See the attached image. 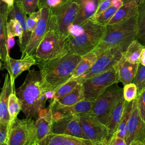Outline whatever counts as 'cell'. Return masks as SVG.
Instances as JSON below:
<instances>
[{
  "instance_id": "obj_1",
  "label": "cell",
  "mask_w": 145,
  "mask_h": 145,
  "mask_svg": "<svg viewBox=\"0 0 145 145\" xmlns=\"http://www.w3.org/2000/svg\"><path fill=\"white\" fill-rule=\"evenodd\" d=\"M16 94L21 103V111L27 118L37 119L47 100L52 98L40 71L35 69L29 70L24 82L16 90Z\"/></svg>"
},
{
  "instance_id": "obj_2",
  "label": "cell",
  "mask_w": 145,
  "mask_h": 145,
  "mask_svg": "<svg viewBox=\"0 0 145 145\" xmlns=\"http://www.w3.org/2000/svg\"><path fill=\"white\" fill-rule=\"evenodd\" d=\"M81 59L80 56L67 53L52 59L37 61L42 80L52 97L59 86L71 79L72 73Z\"/></svg>"
},
{
  "instance_id": "obj_3",
  "label": "cell",
  "mask_w": 145,
  "mask_h": 145,
  "mask_svg": "<svg viewBox=\"0 0 145 145\" xmlns=\"http://www.w3.org/2000/svg\"><path fill=\"white\" fill-rule=\"evenodd\" d=\"M105 27L91 19L82 24H72L66 39V52L81 57L92 52L99 44Z\"/></svg>"
},
{
  "instance_id": "obj_4",
  "label": "cell",
  "mask_w": 145,
  "mask_h": 145,
  "mask_svg": "<svg viewBox=\"0 0 145 145\" xmlns=\"http://www.w3.org/2000/svg\"><path fill=\"white\" fill-rule=\"evenodd\" d=\"M138 30V12L129 19L106 24L100 41L93 50L99 56L106 50L120 47L124 52L131 42L136 40Z\"/></svg>"
},
{
  "instance_id": "obj_5",
  "label": "cell",
  "mask_w": 145,
  "mask_h": 145,
  "mask_svg": "<svg viewBox=\"0 0 145 145\" xmlns=\"http://www.w3.org/2000/svg\"><path fill=\"white\" fill-rule=\"evenodd\" d=\"M123 97V88L114 84L108 87L93 102L89 114L106 126L112 111Z\"/></svg>"
},
{
  "instance_id": "obj_6",
  "label": "cell",
  "mask_w": 145,
  "mask_h": 145,
  "mask_svg": "<svg viewBox=\"0 0 145 145\" xmlns=\"http://www.w3.org/2000/svg\"><path fill=\"white\" fill-rule=\"evenodd\" d=\"M67 37L50 29L39 45L34 57L37 61H46L61 57L67 52L65 49Z\"/></svg>"
},
{
  "instance_id": "obj_7",
  "label": "cell",
  "mask_w": 145,
  "mask_h": 145,
  "mask_svg": "<svg viewBox=\"0 0 145 145\" xmlns=\"http://www.w3.org/2000/svg\"><path fill=\"white\" fill-rule=\"evenodd\" d=\"M120 82L116 66L82 83L84 100L94 102L108 87Z\"/></svg>"
},
{
  "instance_id": "obj_8",
  "label": "cell",
  "mask_w": 145,
  "mask_h": 145,
  "mask_svg": "<svg viewBox=\"0 0 145 145\" xmlns=\"http://www.w3.org/2000/svg\"><path fill=\"white\" fill-rule=\"evenodd\" d=\"M77 3L72 0L50 10V28L67 37L70 27L73 24L78 11Z\"/></svg>"
},
{
  "instance_id": "obj_9",
  "label": "cell",
  "mask_w": 145,
  "mask_h": 145,
  "mask_svg": "<svg viewBox=\"0 0 145 145\" xmlns=\"http://www.w3.org/2000/svg\"><path fill=\"white\" fill-rule=\"evenodd\" d=\"M36 140L35 121L16 118L9 129L7 145H32Z\"/></svg>"
},
{
  "instance_id": "obj_10",
  "label": "cell",
  "mask_w": 145,
  "mask_h": 145,
  "mask_svg": "<svg viewBox=\"0 0 145 145\" xmlns=\"http://www.w3.org/2000/svg\"><path fill=\"white\" fill-rule=\"evenodd\" d=\"M124 52V50L120 47H114L106 50L98 56L89 70L76 79L79 83H82L89 78L114 67Z\"/></svg>"
},
{
  "instance_id": "obj_11",
  "label": "cell",
  "mask_w": 145,
  "mask_h": 145,
  "mask_svg": "<svg viewBox=\"0 0 145 145\" xmlns=\"http://www.w3.org/2000/svg\"><path fill=\"white\" fill-rule=\"evenodd\" d=\"M79 122L87 139L93 143L106 145L113 136L107 126L91 114L80 116Z\"/></svg>"
},
{
  "instance_id": "obj_12",
  "label": "cell",
  "mask_w": 145,
  "mask_h": 145,
  "mask_svg": "<svg viewBox=\"0 0 145 145\" xmlns=\"http://www.w3.org/2000/svg\"><path fill=\"white\" fill-rule=\"evenodd\" d=\"M52 133L87 139L81 128L79 116L62 114L53 110Z\"/></svg>"
},
{
  "instance_id": "obj_13",
  "label": "cell",
  "mask_w": 145,
  "mask_h": 145,
  "mask_svg": "<svg viewBox=\"0 0 145 145\" xmlns=\"http://www.w3.org/2000/svg\"><path fill=\"white\" fill-rule=\"evenodd\" d=\"M41 9V17L31 33L25 48L24 57L25 56H34L39 45L50 28V10L47 7H43Z\"/></svg>"
},
{
  "instance_id": "obj_14",
  "label": "cell",
  "mask_w": 145,
  "mask_h": 145,
  "mask_svg": "<svg viewBox=\"0 0 145 145\" xmlns=\"http://www.w3.org/2000/svg\"><path fill=\"white\" fill-rule=\"evenodd\" d=\"M125 139L127 145L133 141L143 142L145 140V122L139 113L137 99L133 100L132 112L127 123Z\"/></svg>"
},
{
  "instance_id": "obj_15",
  "label": "cell",
  "mask_w": 145,
  "mask_h": 145,
  "mask_svg": "<svg viewBox=\"0 0 145 145\" xmlns=\"http://www.w3.org/2000/svg\"><path fill=\"white\" fill-rule=\"evenodd\" d=\"M88 139L71 135L52 133L40 141H35L32 145H92Z\"/></svg>"
},
{
  "instance_id": "obj_16",
  "label": "cell",
  "mask_w": 145,
  "mask_h": 145,
  "mask_svg": "<svg viewBox=\"0 0 145 145\" xmlns=\"http://www.w3.org/2000/svg\"><path fill=\"white\" fill-rule=\"evenodd\" d=\"M34 65H37V60L33 56H25L19 59H14L9 56L3 63L4 68L7 70L10 78L14 80Z\"/></svg>"
},
{
  "instance_id": "obj_17",
  "label": "cell",
  "mask_w": 145,
  "mask_h": 145,
  "mask_svg": "<svg viewBox=\"0 0 145 145\" xmlns=\"http://www.w3.org/2000/svg\"><path fill=\"white\" fill-rule=\"evenodd\" d=\"M53 108V104L50 103L48 108L40 111L39 117L35 121L36 141H40L52 133Z\"/></svg>"
},
{
  "instance_id": "obj_18",
  "label": "cell",
  "mask_w": 145,
  "mask_h": 145,
  "mask_svg": "<svg viewBox=\"0 0 145 145\" xmlns=\"http://www.w3.org/2000/svg\"><path fill=\"white\" fill-rule=\"evenodd\" d=\"M15 80L11 79L9 74H6L0 96V123L8 127L10 117L8 112L9 96L15 89Z\"/></svg>"
},
{
  "instance_id": "obj_19",
  "label": "cell",
  "mask_w": 145,
  "mask_h": 145,
  "mask_svg": "<svg viewBox=\"0 0 145 145\" xmlns=\"http://www.w3.org/2000/svg\"><path fill=\"white\" fill-rule=\"evenodd\" d=\"M78 5V11L72 24L79 25L92 19L96 13L100 0H73Z\"/></svg>"
},
{
  "instance_id": "obj_20",
  "label": "cell",
  "mask_w": 145,
  "mask_h": 145,
  "mask_svg": "<svg viewBox=\"0 0 145 145\" xmlns=\"http://www.w3.org/2000/svg\"><path fill=\"white\" fill-rule=\"evenodd\" d=\"M27 14L25 12L24 9L20 5L15 2L14 7H12L8 14V18L10 19H16L20 23L23 29L22 42L20 45H19L20 50L22 52L21 58H23L24 57L25 48L31 35V33L29 32L27 28Z\"/></svg>"
},
{
  "instance_id": "obj_21",
  "label": "cell",
  "mask_w": 145,
  "mask_h": 145,
  "mask_svg": "<svg viewBox=\"0 0 145 145\" xmlns=\"http://www.w3.org/2000/svg\"><path fill=\"white\" fill-rule=\"evenodd\" d=\"M9 11L7 5L0 3V58L2 61L5 62L10 56L7 49V24Z\"/></svg>"
},
{
  "instance_id": "obj_22",
  "label": "cell",
  "mask_w": 145,
  "mask_h": 145,
  "mask_svg": "<svg viewBox=\"0 0 145 145\" xmlns=\"http://www.w3.org/2000/svg\"><path fill=\"white\" fill-rule=\"evenodd\" d=\"M139 63H132L127 61L123 54L116 66L120 82L123 85L133 82L135 78Z\"/></svg>"
},
{
  "instance_id": "obj_23",
  "label": "cell",
  "mask_w": 145,
  "mask_h": 145,
  "mask_svg": "<svg viewBox=\"0 0 145 145\" xmlns=\"http://www.w3.org/2000/svg\"><path fill=\"white\" fill-rule=\"evenodd\" d=\"M93 104V101L83 100L69 106L61 107L53 106V110L62 114H71L80 116L84 114H89Z\"/></svg>"
},
{
  "instance_id": "obj_24",
  "label": "cell",
  "mask_w": 145,
  "mask_h": 145,
  "mask_svg": "<svg viewBox=\"0 0 145 145\" xmlns=\"http://www.w3.org/2000/svg\"><path fill=\"white\" fill-rule=\"evenodd\" d=\"M139 6V3L135 1L123 3V5L117 10L108 24L116 23L129 19L138 12Z\"/></svg>"
},
{
  "instance_id": "obj_25",
  "label": "cell",
  "mask_w": 145,
  "mask_h": 145,
  "mask_svg": "<svg viewBox=\"0 0 145 145\" xmlns=\"http://www.w3.org/2000/svg\"><path fill=\"white\" fill-rule=\"evenodd\" d=\"M84 100V88L82 83L78 84L71 92L57 101L53 106L61 107L75 104Z\"/></svg>"
},
{
  "instance_id": "obj_26",
  "label": "cell",
  "mask_w": 145,
  "mask_h": 145,
  "mask_svg": "<svg viewBox=\"0 0 145 145\" xmlns=\"http://www.w3.org/2000/svg\"><path fill=\"white\" fill-rule=\"evenodd\" d=\"M97 57V54L93 51L83 56L73 71L71 79H76L86 73L92 66Z\"/></svg>"
},
{
  "instance_id": "obj_27",
  "label": "cell",
  "mask_w": 145,
  "mask_h": 145,
  "mask_svg": "<svg viewBox=\"0 0 145 145\" xmlns=\"http://www.w3.org/2000/svg\"><path fill=\"white\" fill-rule=\"evenodd\" d=\"M126 102L123 97L115 106L110 116L106 126L112 135H113L117 131L119 123L122 119L125 110Z\"/></svg>"
},
{
  "instance_id": "obj_28",
  "label": "cell",
  "mask_w": 145,
  "mask_h": 145,
  "mask_svg": "<svg viewBox=\"0 0 145 145\" xmlns=\"http://www.w3.org/2000/svg\"><path fill=\"white\" fill-rule=\"evenodd\" d=\"M144 46L137 40H134L123 53L125 58L132 63H140V56Z\"/></svg>"
},
{
  "instance_id": "obj_29",
  "label": "cell",
  "mask_w": 145,
  "mask_h": 145,
  "mask_svg": "<svg viewBox=\"0 0 145 145\" xmlns=\"http://www.w3.org/2000/svg\"><path fill=\"white\" fill-rule=\"evenodd\" d=\"M7 109L10 117V122L8 127L9 130L13 122L17 118V116L22 110L21 103L16 96L15 89L12 91L9 96Z\"/></svg>"
},
{
  "instance_id": "obj_30",
  "label": "cell",
  "mask_w": 145,
  "mask_h": 145,
  "mask_svg": "<svg viewBox=\"0 0 145 145\" xmlns=\"http://www.w3.org/2000/svg\"><path fill=\"white\" fill-rule=\"evenodd\" d=\"M133 105V101L131 102H127V101L126 102L125 108V110H124L123 116L119 123L117 131L114 134V135L125 139L126 134L127 123L132 112Z\"/></svg>"
},
{
  "instance_id": "obj_31",
  "label": "cell",
  "mask_w": 145,
  "mask_h": 145,
  "mask_svg": "<svg viewBox=\"0 0 145 145\" xmlns=\"http://www.w3.org/2000/svg\"><path fill=\"white\" fill-rule=\"evenodd\" d=\"M79 83H80L76 79H72L59 86L55 91L53 97L50 99V103L52 104H55L57 101L59 100L71 92Z\"/></svg>"
},
{
  "instance_id": "obj_32",
  "label": "cell",
  "mask_w": 145,
  "mask_h": 145,
  "mask_svg": "<svg viewBox=\"0 0 145 145\" xmlns=\"http://www.w3.org/2000/svg\"><path fill=\"white\" fill-rule=\"evenodd\" d=\"M136 40L145 46V5L143 3L139 5L138 11V30Z\"/></svg>"
},
{
  "instance_id": "obj_33",
  "label": "cell",
  "mask_w": 145,
  "mask_h": 145,
  "mask_svg": "<svg viewBox=\"0 0 145 145\" xmlns=\"http://www.w3.org/2000/svg\"><path fill=\"white\" fill-rule=\"evenodd\" d=\"M119 8L120 7L112 3V5L109 8L100 14L97 18L92 20L96 24L101 25H106L108 24L110 20L112 18Z\"/></svg>"
},
{
  "instance_id": "obj_34",
  "label": "cell",
  "mask_w": 145,
  "mask_h": 145,
  "mask_svg": "<svg viewBox=\"0 0 145 145\" xmlns=\"http://www.w3.org/2000/svg\"><path fill=\"white\" fill-rule=\"evenodd\" d=\"M15 2L20 5L28 15L40 9V0H15Z\"/></svg>"
},
{
  "instance_id": "obj_35",
  "label": "cell",
  "mask_w": 145,
  "mask_h": 145,
  "mask_svg": "<svg viewBox=\"0 0 145 145\" xmlns=\"http://www.w3.org/2000/svg\"><path fill=\"white\" fill-rule=\"evenodd\" d=\"M133 83L138 87V93H140L145 89V66L139 63L138 71Z\"/></svg>"
},
{
  "instance_id": "obj_36",
  "label": "cell",
  "mask_w": 145,
  "mask_h": 145,
  "mask_svg": "<svg viewBox=\"0 0 145 145\" xmlns=\"http://www.w3.org/2000/svg\"><path fill=\"white\" fill-rule=\"evenodd\" d=\"M138 87L134 83L124 85L123 88V98L127 102H131L135 100L138 96Z\"/></svg>"
},
{
  "instance_id": "obj_37",
  "label": "cell",
  "mask_w": 145,
  "mask_h": 145,
  "mask_svg": "<svg viewBox=\"0 0 145 145\" xmlns=\"http://www.w3.org/2000/svg\"><path fill=\"white\" fill-rule=\"evenodd\" d=\"M42 15V9L40 8L36 11L32 12L27 18V28L29 32L31 33L35 29Z\"/></svg>"
},
{
  "instance_id": "obj_38",
  "label": "cell",
  "mask_w": 145,
  "mask_h": 145,
  "mask_svg": "<svg viewBox=\"0 0 145 145\" xmlns=\"http://www.w3.org/2000/svg\"><path fill=\"white\" fill-rule=\"evenodd\" d=\"M7 27L11 31L14 35L18 37L19 39V45L22 42L23 29L20 23L15 19H10V20L7 22Z\"/></svg>"
},
{
  "instance_id": "obj_39",
  "label": "cell",
  "mask_w": 145,
  "mask_h": 145,
  "mask_svg": "<svg viewBox=\"0 0 145 145\" xmlns=\"http://www.w3.org/2000/svg\"><path fill=\"white\" fill-rule=\"evenodd\" d=\"M69 1L71 0H40L39 8H41L43 7H47L49 8H53L58 7Z\"/></svg>"
},
{
  "instance_id": "obj_40",
  "label": "cell",
  "mask_w": 145,
  "mask_h": 145,
  "mask_svg": "<svg viewBox=\"0 0 145 145\" xmlns=\"http://www.w3.org/2000/svg\"><path fill=\"white\" fill-rule=\"evenodd\" d=\"M136 99L137 100L139 113L145 122V89L138 95Z\"/></svg>"
},
{
  "instance_id": "obj_41",
  "label": "cell",
  "mask_w": 145,
  "mask_h": 145,
  "mask_svg": "<svg viewBox=\"0 0 145 145\" xmlns=\"http://www.w3.org/2000/svg\"><path fill=\"white\" fill-rule=\"evenodd\" d=\"M112 5V0H100L97 10L91 20L97 18L100 14L106 10Z\"/></svg>"
},
{
  "instance_id": "obj_42",
  "label": "cell",
  "mask_w": 145,
  "mask_h": 145,
  "mask_svg": "<svg viewBox=\"0 0 145 145\" xmlns=\"http://www.w3.org/2000/svg\"><path fill=\"white\" fill-rule=\"evenodd\" d=\"M15 36L11 32V31L7 27V52L10 54V52L11 48L15 45Z\"/></svg>"
},
{
  "instance_id": "obj_43",
  "label": "cell",
  "mask_w": 145,
  "mask_h": 145,
  "mask_svg": "<svg viewBox=\"0 0 145 145\" xmlns=\"http://www.w3.org/2000/svg\"><path fill=\"white\" fill-rule=\"evenodd\" d=\"M8 134V126L0 123V145L6 144Z\"/></svg>"
},
{
  "instance_id": "obj_44",
  "label": "cell",
  "mask_w": 145,
  "mask_h": 145,
  "mask_svg": "<svg viewBox=\"0 0 145 145\" xmlns=\"http://www.w3.org/2000/svg\"><path fill=\"white\" fill-rule=\"evenodd\" d=\"M106 145H127L124 138L113 135Z\"/></svg>"
},
{
  "instance_id": "obj_45",
  "label": "cell",
  "mask_w": 145,
  "mask_h": 145,
  "mask_svg": "<svg viewBox=\"0 0 145 145\" xmlns=\"http://www.w3.org/2000/svg\"><path fill=\"white\" fill-rule=\"evenodd\" d=\"M0 2L1 3H3L7 5L8 7V10L10 13V11L11 10V9L14 6L15 0H0Z\"/></svg>"
},
{
  "instance_id": "obj_46",
  "label": "cell",
  "mask_w": 145,
  "mask_h": 145,
  "mask_svg": "<svg viewBox=\"0 0 145 145\" xmlns=\"http://www.w3.org/2000/svg\"><path fill=\"white\" fill-rule=\"evenodd\" d=\"M140 64L145 66V46H144L141 53Z\"/></svg>"
},
{
  "instance_id": "obj_47",
  "label": "cell",
  "mask_w": 145,
  "mask_h": 145,
  "mask_svg": "<svg viewBox=\"0 0 145 145\" xmlns=\"http://www.w3.org/2000/svg\"><path fill=\"white\" fill-rule=\"evenodd\" d=\"M129 145H143V142L139 140L133 141Z\"/></svg>"
},
{
  "instance_id": "obj_48",
  "label": "cell",
  "mask_w": 145,
  "mask_h": 145,
  "mask_svg": "<svg viewBox=\"0 0 145 145\" xmlns=\"http://www.w3.org/2000/svg\"><path fill=\"white\" fill-rule=\"evenodd\" d=\"M135 1L138 2L139 3V5L143 3V0H122L123 3H127V2H129L131 1Z\"/></svg>"
},
{
  "instance_id": "obj_49",
  "label": "cell",
  "mask_w": 145,
  "mask_h": 145,
  "mask_svg": "<svg viewBox=\"0 0 145 145\" xmlns=\"http://www.w3.org/2000/svg\"><path fill=\"white\" fill-rule=\"evenodd\" d=\"M92 145H105V144H101V143H93Z\"/></svg>"
},
{
  "instance_id": "obj_50",
  "label": "cell",
  "mask_w": 145,
  "mask_h": 145,
  "mask_svg": "<svg viewBox=\"0 0 145 145\" xmlns=\"http://www.w3.org/2000/svg\"><path fill=\"white\" fill-rule=\"evenodd\" d=\"M143 3V4L145 5V0H143V3Z\"/></svg>"
},
{
  "instance_id": "obj_51",
  "label": "cell",
  "mask_w": 145,
  "mask_h": 145,
  "mask_svg": "<svg viewBox=\"0 0 145 145\" xmlns=\"http://www.w3.org/2000/svg\"><path fill=\"white\" fill-rule=\"evenodd\" d=\"M143 145H145V140H144V141L143 142Z\"/></svg>"
},
{
  "instance_id": "obj_52",
  "label": "cell",
  "mask_w": 145,
  "mask_h": 145,
  "mask_svg": "<svg viewBox=\"0 0 145 145\" xmlns=\"http://www.w3.org/2000/svg\"><path fill=\"white\" fill-rule=\"evenodd\" d=\"M2 145H7L6 144H2Z\"/></svg>"
},
{
  "instance_id": "obj_53",
  "label": "cell",
  "mask_w": 145,
  "mask_h": 145,
  "mask_svg": "<svg viewBox=\"0 0 145 145\" xmlns=\"http://www.w3.org/2000/svg\"></svg>"
}]
</instances>
